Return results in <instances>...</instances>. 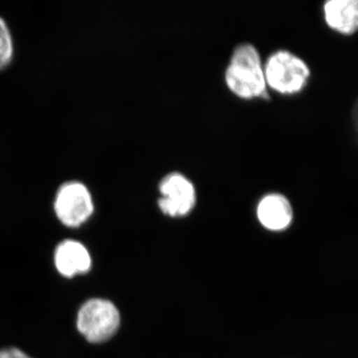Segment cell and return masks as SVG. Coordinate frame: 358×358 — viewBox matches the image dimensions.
<instances>
[{"instance_id": "obj_1", "label": "cell", "mask_w": 358, "mask_h": 358, "mask_svg": "<svg viewBox=\"0 0 358 358\" xmlns=\"http://www.w3.org/2000/svg\"><path fill=\"white\" fill-rule=\"evenodd\" d=\"M225 83L233 95L242 100L268 96L265 69L258 49L254 45H238L225 71Z\"/></svg>"}, {"instance_id": "obj_2", "label": "cell", "mask_w": 358, "mask_h": 358, "mask_svg": "<svg viewBox=\"0 0 358 358\" xmlns=\"http://www.w3.org/2000/svg\"><path fill=\"white\" fill-rule=\"evenodd\" d=\"M264 69L268 89L281 95L301 93L312 76L308 63L288 50H278L271 54L264 63Z\"/></svg>"}, {"instance_id": "obj_3", "label": "cell", "mask_w": 358, "mask_h": 358, "mask_svg": "<svg viewBox=\"0 0 358 358\" xmlns=\"http://www.w3.org/2000/svg\"><path fill=\"white\" fill-rule=\"evenodd\" d=\"M121 315L114 303L105 299L87 301L78 312L77 329L87 341L102 343L117 334Z\"/></svg>"}, {"instance_id": "obj_4", "label": "cell", "mask_w": 358, "mask_h": 358, "mask_svg": "<svg viewBox=\"0 0 358 358\" xmlns=\"http://www.w3.org/2000/svg\"><path fill=\"white\" fill-rule=\"evenodd\" d=\"M53 207L59 221L70 228L87 222L95 210L93 195L80 180L66 181L59 186Z\"/></svg>"}, {"instance_id": "obj_5", "label": "cell", "mask_w": 358, "mask_h": 358, "mask_svg": "<svg viewBox=\"0 0 358 358\" xmlns=\"http://www.w3.org/2000/svg\"><path fill=\"white\" fill-rule=\"evenodd\" d=\"M159 208L169 217H185L196 204L195 186L185 174L174 171L160 179Z\"/></svg>"}, {"instance_id": "obj_6", "label": "cell", "mask_w": 358, "mask_h": 358, "mask_svg": "<svg viewBox=\"0 0 358 358\" xmlns=\"http://www.w3.org/2000/svg\"><path fill=\"white\" fill-rule=\"evenodd\" d=\"M257 218L265 229L282 232L288 229L294 221L293 205L284 194L268 193L257 205Z\"/></svg>"}, {"instance_id": "obj_7", "label": "cell", "mask_w": 358, "mask_h": 358, "mask_svg": "<svg viewBox=\"0 0 358 358\" xmlns=\"http://www.w3.org/2000/svg\"><path fill=\"white\" fill-rule=\"evenodd\" d=\"M322 17L331 31L352 37L358 33V0H329L322 6Z\"/></svg>"}, {"instance_id": "obj_8", "label": "cell", "mask_w": 358, "mask_h": 358, "mask_svg": "<svg viewBox=\"0 0 358 358\" xmlns=\"http://www.w3.org/2000/svg\"><path fill=\"white\" fill-rule=\"evenodd\" d=\"M55 266L61 275L72 278L89 272L91 256L83 244L75 240H65L56 249Z\"/></svg>"}, {"instance_id": "obj_9", "label": "cell", "mask_w": 358, "mask_h": 358, "mask_svg": "<svg viewBox=\"0 0 358 358\" xmlns=\"http://www.w3.org/2000/svg\"><path fill=\"white\" fill-rule=\"evenodd\" d=\"M14 56V42L10 28L3 17L0 16V70L10 64Z\"/></svg>"}, {"instance_id": "obj_10", "label": "cell", "mask_w": 358, "mask_h": 358, "mask_svg": "<svg viewBox=\"0 0 358 358\" xmlns=\"http://www.w3.org/2000/svg\"><path fill=\"white\" fill-rule=\"evenodd\" d=\"M0 358H32L17 348L0 350Z\"/></svg>"}]
</instances>
